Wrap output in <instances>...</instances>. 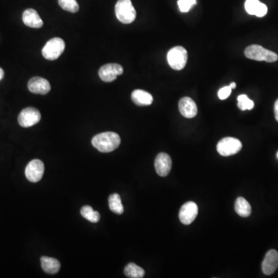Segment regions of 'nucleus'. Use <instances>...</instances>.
Returning <instances> with one entry per match:
<instances>
[{
	"label": "nucleus",
	"mask_w": 278,
	"mask_h": 278,
	"mask_svg": "<svg viewBox=\"0 0 278 278\" xmlns=\"http://www.w3.org/2000/svg\"><path fill=\"white\" fill-rule=\"evenodd\" d=\"M91 142L93 146L101 153H111L119 148L121 138L115 132H103L94 136Z\"/></svg>",
	"instance_id": "obj_1"
},
{
	"label": "nucleus",
	"mask_w": 278,
	"mask_h": 278,
	"mask_svg": "<svg viewBox=\"0 0 278 278\" xmlns=\"http://www.w3.org/2000/svg\"><path fill=\"white\" fill-rule=\"evenodd\" d=\"M244 54L246 58L258 61H266L268 63L276 62L278 56L276 53L257 44L250 45L245 49Z\"/></svg>",
	"instance_id": "obj_2"
},
{
	"label": "nucleus",
	"mask_w": 278,
	"mask_h": 278,
	"mask_svg": "<svg viewBox=\"0 0 278 278\" xmlns=\"http://www.w3.org/2000/svg\"><path fill=\"white\" fill-rule=\"evenodd\" d=\"M115 15L121 23L130 24L136 18V11L131 0H119L115 5Z\"/></svg>",
	"instance_id": "obj_3"
},
{
	"label": "nucleus",
	"mask_w": 278,
	"mask_h": 278,
	"mask_svg": "<svg viewBox=\"0 0 278 278\" xmlns=\"http://www.w3.org/2000/svg\"><path fill=\"white\" fill-rule=\"evenodd\" d=\"M188 59L187 51L184 47L177 46L173 47L167 54V60L169 66L175 70H181L186 67Z\"/></svg>",
	"instance_id": "obj_4"
},
{
	"label": "nucleus",
	"mask_w": 278,
	"mask_h": 278,
	"mask_svg": "<svg viewBox=\"0 0 278 278\" xmlns=\"http://www.w3.org/2000/svg\"><path fill=\"white\" fill-rule=\"evenodd\" d=\"M65 49V43L61 38L55 37L46 43L42 50L43 57L48 60H55L59 58Z\"/></svg>",
	"instance_id": "obj_5"
},
{
	"label": "nucleus",
	"mask_w": 278,
	"mask_h": 278,
	"mask_svg": "<svg viewBox=\"0 0 278 278\" xmlns=\"http://www.w3.org/2000/svg\"><path fill=\"white\" fill-rule=\"evenodd\" d=\"M219 154L222 156H231L242 149V143L236 138L226 137L221 139L216 145Z\"/></svg>",
	"instance_id": "obj_6"
},
{
	"label": "nucleus",
	"mask_w": 278,
	"mask_h": 278,
	"mask_svg": "<svg viewBox=\"0 0 278 278\" xmlns=\"http://www.w3.org/2000/svg\"><path fill=\"white\" fill-rule=\"evenodd\" d=\"M41 119V115L40 111L36 108L30 107L25 108L21 111L18 117V122L19 125L23 128H29L35 125L40 122Z\"/></svg>",
	"instance_id": "obj_7"
},
{
	"label": "nucleus",
	"mask_w": 278,
	"mask_h": 278,
	"mask_svg": "<svg viewBox=\"0 0 278 278\" xmlns=\"http://www.w3.org/2000/svg\"><path fill=\"white\" fill-rule=\"evenodd\" d=\"M44 173V164L41 160L34 159L29 162L25 175L30 182H37L42 179Z\"/></svg>",
	"instance_id": "obj_8"
},
{
	"label": "nucleus",
	"mask_w": 278,
	"mask_h": 278,
	"mask_svg": "<svg viewBox=\"0 0 278 278\" xmlns=\"http://www.w3.org/2000/svg\"><path fill=\"white\" fill-rule=\"evenodd\" d=\"M124 72L122 67L118 64H107L100 68L98 74L102 81L104 82H112L118 76L122 74Z\"/></svg>",
	"instance_id": "obj_9"
},
{
	"label": "nucleus",
	"mask_w": 278,
	"mask_h": 278,
	"mask_svg": "<svg viewBox=\"0 0 278 278\" xmlns=\"http://www.w3.org/2000/svg\"><path fill=\"white\" fill-rule=\"evenodd\" d=\"M198 207L194 202L190 201L185 203L181 207L179 217L182 224L190 225L193 222L198 215Z\"/></svg>",
	"instance_id": "obj_10"
},
{
	"label": "nucleus",
	"mask_w": 278,
	"mask_h": 278,
	"mask_svg": "<svg viewBox=\"0 0 278 278\" xmlns=\"http://www.w3.org/2000/svg\"><path fill=\"white\" fill-rule=\"evenodd\" d=\"M173 162L172 158L169 155L166 153H161L156 157L155 161V167H156V173L160 176L165 177L169 175L171 171Z\"/></svg>",
	"instance_id": "obj_11"
},
{
	"label": "nucleus",
	"mask_w": 278,
	"mask_h": 278,
	"mask_svg": "<svg viewBox=\"0 0 278 278\" xmlns=\"http://www.w3.org/2000/svg\"><path fill=\"white\" fill-rule=\"evenodd\" d=\"M51 87L49 81L43 77H34L29 81L28 89L30 92L37 94H47L50 92Z\"/></svg>",
	"instance_id": "obj_12"
},
{
	"label": "nucleus",
	"mask_w": 278,
	"mask_h": 278,
	"mask_svg": "<svg viewBox=\"0 0 278 278\" xmlns=\"http://www.w3.org/2000/svg\"><path fill=\"white\" fill-rule=\"evenodd\" d=\"M278 267V253L277 250L267 252L262 263V271L266 275H271L276 271Z\"/></svg>",
	"instance_id": "obj_13"
},
{
	"label": "nucleus",
	"mask_w": 278,
	"mask_h": 278,
	"mask_svg": "<svg viewBox=\"0 0 278 278\" xmlns=\"http://www.w3.org/2000/svg\"><path fill=\"white\" fill-rule=\"evenodd\" d=\"M179 110L181 115L186 119H192L197 115L198 108L196 104L192 98L185 97L179 102Z\"/></svg>",
	"instance_id": "obj_14"
},
{
	"label": "nucleus",
	"mask_w": 278,
	"mask_h": 278,
	"mask_svg": "<svg viewBox=\"0 0 278 278\" xmlns=\"http://www.w3.org/2000/svg\"><path fill=\"white\" fill-rule=\"evenodd\" d=\"M23 21L24 24L31 28H41L43 22L36 10L27 9L23 14Z\"/></svg>",
	"instance_id": "obj_15"
},
{
	"label": "nucleus",
	"mask_w": 278,
	"mask_h": 278,
	"mask_svg": "<svg viewBox=\"0 0 278 278\" xmlns=\"http://www.w3.org/2000/svg\"><path fill=\"white\" fill-rule=\"evenodd\" d=\"M132 100L138 106L151 105L153 102L152 94L143 90H134L132 94Z\"/></svg>",
	"instance_id": "obj_16"
},
{
	"label": "nucleus",
	"mask_w": 278,
	"mask_h": 278,
	"mask_svg": "<svg viewBox=\"0 0 278 278\" xmlns=\"http://www.w3.org/2000/svg\"><path fill=\"white\" fill-rule=\"evenodd\" d=\"M41 267L43 271L50 275H54L58 272L60 268V262L55 258L49 257H42L40 258Z\"/></svg>",
	"instance_id": "obj_17"
},
{
	"label": "nucleus",
	"mask_w": 278,
	"mask_h": 278,
	"mask_svg": "<svg viewBox=\"0 0 278 278\" xmlns=\"http://www.w3.org/2000/svg\"><path fill=\"white\" fill-rule=\"evenodd\" d=\"M234 208L237 214L241 217H248L251 214V206L243 197L237 198Z\"/></svg>",
	"instance_id": "obj_18"
},
{
	"label": "nucleus",
	"mask_w": 278,
	"mask_h": 278,
	"mask_svg": "<svg viewBox=\"0 0 278 278\" xmlns=\"http://www.w3.org/2000/svg\"><path fill=\"white\" fill-rule=\"evenodd\" d=\"M109 208L113 212L117 214H122L124 212V207L122 203L120 195L119 194H111L108 199Z\"/></svg>",
	"instance_id": "obj_19"
},
{
	"label": "nucleus",
	"mask_w": 278,
	"mask_h": 278,
	"mask_svg": "<svg viewBox=\"0 0 278 278\" xmlns=\"http://www.w3.org/2000/svg\"><path fill=\"white\" fill-rule=\"evenodd\" d=\"M124 275L127 278H142L145 275V271L136 263H129L124 268Z\"/></svg>",
	"instance_id": "obj_20"
},
{
	"label": "nucleus",
	"mask_w": 278,
	"mask_h": 278,
	"mask_svg": "<svg viewBox=\"0 0 278 278\" xmlns=\"http://www.w3.org/2000/svg\"><path fill=\"white\" fill-rule=\"evenodd\" d=\"M81 216L84 218L88 220L91 223H98L100 220V213L97 211H94L92 207L90 206H85L82 207L81 210Z\"/></svg>",
	"instance_id": "obj_21"
},
{
	"label": "nucleus",
	"mask_w": 278,
	"mask_h": 278,
	"mask_svg": "<svg viewBox=\"0 0 278 278\" xmlns=\"http://www.w3.org/2000/svg\"><path fill=\"white\" fill-rule=\"evenodd\" d=\"M58 3L63 10L75 14L79 10V5L76 0H58Z\"/></svg>",
	"instance_id": "obj_22"
},
{
	"label": "nucleus",
	"mask_w": 278,
	"mask_h": 278,
	"mask_svg": "<svg viewBox=\"0 0 278 278\" xmlns=\"http://www.w3.org/2000/svg\"><path fill=\"white\" fill-rule=\"evenodd\" d=\"M238 101V107L241 111H246V110H252L254 108V103L252 100H250L246 94H241L237 98Z\"/></svg>",
	"instance_id": "obj_23"
},
{
	"label": "nucleus",
	"mask_w": 278,
	"mask_h": 278,
	"mask_svg": "<svg viewBox=\"0 0 278 278\" xmlns=\"http://www.w3.org/2000/svg\"><path fill=\"white\" fill-rule=\"evenodd\" d=\"M259 0H246L245 2V10L250 15H255L256 11L259 6Z\"/></svg>",
	"instance_id": "obj_24"
},
{
	"label": "nucleus",
	"mask_w": 278,
	"mask_h": 278,
	"mask_svg": "<svg viewBox=\"0 0 278 278\" xmlns=\"http://www.w3.org/2000/svg\"><path fill=\"white\" fill-rule=\"evenodd\" d=\"M195 4H196V0H179L178 1L179 10L182 13H187L190 11V9Z\"/></svg>",
	"instance_id": "obj_25"
},
{
	"label": "nucleus",
	"mask_w": 278,
	"mask_h": 278,
	"mask_svg": "<svg viewBox=\"0 0 278 278\" xmlns=\"http://www.w3.org/2000/svg\"><path fill=\"white\" fill-rule=\"evenodd\" d=\"M232 89L230 88V87L226 86L222 87L219 90L218 97L220 100H225L226 98H229V95L231 94Z\"/></svg>",
	"instance_id": "obj_26"
},
{
	"label": "nucleus",
	"mask_w": 278,
	"mask_h": 278,
	"mask_svg": "<svg viewBox=\"0 0 278 278\" xmlns=\"http://www.w3.org/2000/svg\"><path fill=\"white\" fill-rule=\"evenodd\" d=\"M267 14V7L265 4L261 2L259 6H258V10L256 11L255 16L258 17H264Z\"/></svg>",
	"instance_id": "obj_27"
},
{
	"label": "nucleus",
	"mask_w": 278,
	"mask_h": 278,
	"mask_svg": "<svg viewBox=\"0 0 278 278\" xmlns=\"http://www.w3.org/2000/svg\"><path fill=\"white\" fill-rule=\"evenodd\" d=\"M275 119L278 122V99L277 100L275 104Z\"/></svg>",
	"instance_id": "obj_28"
},
{
	"label": "nucleus",
	"mask_w": 278,
	"mask_h": 278,
	"mask_svg": "<svg viewBox=\"0 0 278 278\" xmlns=\"http://www.w3.org/2000/svg\"><path fill=\"white\" fill-rule=\"evenodd\" d=\"M4 77V71L2 68H0V81Z\"/></svg>",
	"instance_id": "obj_29"
},
{
	"label": "nucleus",
	"mask_w": 278,
	"mask_h": 278,
	"mask_svg": "<svg viewBox=\"0 0 278 278\" xmlns=\"http://www.w3.org/2000/svg\"><path fill=\"white\" fill-rule=\"evenodd\" d=\"M229 87H230V88L231 89H235L236 87H237V85H236L235 82H232V83L230 84V85H229Z\"/></svg>",
	"instance_id": "obj_30"
},
{
	"label": "nucleus",
	"mask_w": 278,
	"mask_h": 278,
	"mask_svg": "<svg viewBox=\"0 0 278 278\" xmlns=\"http://www.w3.org/2000/svg\"><path fill=\"white\" fill-rule=\"evenodd\" d=\"M277 158H278V153H277Z\"/></svg>",
	"instance_id": "obj_31"
}]
</instances>
